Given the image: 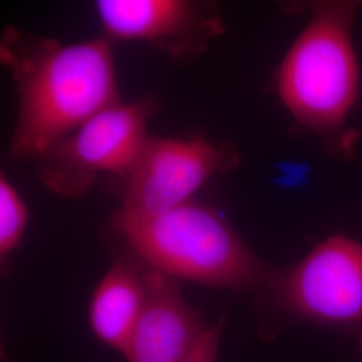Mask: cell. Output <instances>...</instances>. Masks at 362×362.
Wrapping results in <instances>:
<instances>
[{
  "instance_id": "obj_1",
  "label": "cell",
  "mask_w": 362,
  "mask_h": 362,
  "mask_svg": "<svg viewBox=\"0 0 362 362\" xmlns=\"http://www.w3.org/2000/svg\"><path fill=\"white\" fill-rule=\"evenodd\" d=\"M1 58L18 93L11 156L35 158L90 118L119 103L116 64L106 38L65 45L47 38L6 37Z\"/></svg>"
},
{
  "instance_id": "obj_2",
  "label": "cell",
  "mask_w": 362,
  "mask_h": 362,
  "mask_svg": "<svg viewBox=\"0 0 362 362\" xmlns=\"http://www.w3.org/2000/svg\"><path fill=\"white\" fill-rule=\"evenodd\" d=\"M115 227L136 258L173 279L262 293L278 272L216 209L194 200L161 212L121 208Z\"/></svg>"
},
{
  "instance_id": "obj_3",
  "label": "cell",
  "mask_w": 362,
  "mask_h": 362,
  "mask_svg": "<svg viewBox=\"0 0 362 362\" xmlns=\"http://www.w3.org/2000/svg\"><path fill=\"white\" fill-rule=\"evenodd\" d=\"M357 10L351 1L313 6L275 74V90L290 116L326 140L344 132L361 91L353 37Z\"/></svg>"
},
{
  "instance_id": "obj_4",
  "label": "cell",
  "mask_w": 362,
  "mask_h": 362,
  "mask_svg": "<svg viewBox=\"0 0 362 362\" xmlns=\"http://www.w3.org/2000/svg\"><path fill=\"white\" fill-rule=\"evenodd\" d=\"M262 294L287 320L362 336V243L333 235L294 266L278 270Z\"/></svg>"
},
{
  "instance_id": "obj_5",
  "label": "cell",
  "mask_w": 362,
  "mask_h": 362,
  "mask_svg": "<svg viewBox=\"0 0 362 362\" xmlns=\"http://www.w3.org/2000/svg\"><path fill=\"white\" fill-rule=\"evenodd\" d=\"M151 115L148 101L112 105L39 157V179L54 194L77 199L103 175L125 176L149 140Z\"/></svg>"
},
{
  "instance_id": "obj_6",
  "label": "cell",
  "mask_w": 362,
  "mask_h": 362,
  "mask_svg": "<svg viewBox=\"0 0 362 362\" xmlns=\"http://www.w3.org/2000/svg\"><path fill=\"white\" fill-rule=\"evenodd\" d=\"M236 156L227 145L200 139L149 137L125 175L122 208L161 212L188 203L212 177L233 168Z\"/></svg>"
},
{
  "instance_id": "obj_7",
  "label": "cell",
  "mask_w": 362,
  "mask_h": 362,
  "mask_svg": "<svg viewBox=\"0 0 362 362\" xmlns=\"http://www.w3.org/2000/svg\"><path fill=\"white\" fill-rule=\"evenodd\" d=\"M95 11L107 37L146 42L173 57L202 52L223 30L212 7L188 0H100Z\"/></svg>"
},
{
  "instance_id": "obj_8",
  "label": "cell",
  "mask_w": 362,
  "mask_h": 362,
  "mask_svg": "<svg viewBox=\"0 0 362 362\" xmlns=\"http://www.w3.org/2000/svg\"><path fill=\"white\" fill-rule=\"evenodd\" d=\"M208 327L177 279L149 269L148 298L122 354L127 362H182Z\"/></svg>"
},
{
  "instance_id": "obj_9",
  "label": "cell",
  "mask_w": 362,
  "mask_h": 362,
  "mask_svg": "<svg viewBox=\"0 0 362 362\" xmlns=\"http://www.w3.org/2000/svg\"><path fill=\"white\" fill-rule=\"evenodd\" d=\"M148 272L139 259H119L94 288L89 324L95 337L122 353L148 298Z\"/></svg>"
},
{
  "instance_id": "obj_10",
  "label": "cell",
  "mask_w": 362,
  "mask_h": 362,
  "mask_svg": "<svg viewBox=\"0 0 362 362\" xmlns=\"http://www.w3.org/2000/svg\"><path fill=\"white\" fill-rule=\"evenodd\" d=\"M28 223L23 197L7 176H0V259L4 263L22 243Z\"/></svg>"
},
{
  "instance_id": "obj_11",
  "label": "cell",
  "mask_w": 362,
  "mask_h": 362,
  "mask_svg": "<svg viewBox=\"0 0 362 362\" xmlns=\"http://www.w3.org/2000/svg\"><path fill=\"white\" fill-rule=\"evenodd\" d=\"M224 321L226 318L223 317L220 321H218V324L208 327L204 334L197 341L192 351L182 362H216L218 354H219L221 334L224 329Z\"/></svg>"
},
{
  "instance_id": "obj_12",
  "label": "cell",
  "mask_w": 362,
  "mask_h": 362,
  "mask_svg": "<svg viewBox=\"0 0 362 362\" xmlns=\"http://www.w3.org/2000/svg\"><path fill=\"white\" fill-rule=\"evenodd\" d=\"M358 339H360V349H361L362 351V336L358 337Z\"/></svg>"
}]
</instances>
